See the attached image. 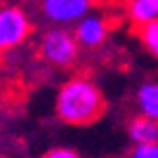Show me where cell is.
I'll return each mask as SVG.
<instances>
[{
    "mask_svg": "<svg viewBox=\"0 0 158 158\" xmlns=\"http://www.w3.org/2000/svg\"><path fill=\"white\" fill-rule=\"evenodd\" d=\"M125 12H127L132 24L142 26L146 21L158 19V0H127Z\"/></svg>",
    "mask_w": 158,
    "mask_h": 158,
    "instance_id": "cell-7",
    "label": "cell"
},
{
    "mask_svg": "<svg viewBox=\"0 0 158 158\" xmlns=\"http://www.w3.org/2000/svg\"><path fill=\"white\" fill-rule=\"evenodd\" d=\"M137 35H139V40H142L146 52H151L153 57H158V19L137 26Z\"/></svg>",
    "mask_w": 158,
    "mask_h": 158,
    "instance_id": "cell-9",
    "label": "cell"
},
{
    "mask_svg": "<svg viewBox=\"0 0 158 158\" xmlns=\"http://www.w3.org/2000/svg\"><path fill=\"white\" fill-rule=\"evenodd\" d=\"M127 135H130L132 144H153V142H158V118L142 113L139 118H135L130 123Z\"/></svg>",
    "mask_w": 158,
    "mask_h": 158,
    "instance_id": "cell-6",
    "label": "cell"
},
{
    "mask_svg": "<svg viewBox=\"0 0 158 158\" xmlns=\"http://www.w3.org/2000/svg\"><path fill=\"white\" fill-rule=\"evenodd\" d=\"M127 158H158V142L153 144H135Z\"/></svg>",
    "mask_w": 158,
    "mask_h": 158,
    "instance_id": "cell-10",
    "label": "cell"
},
{
    "mask_svg": "<svg viewBox=\"0 0 158 158\" xmlns=\"http://www.w3.org/2000/svg\"><path fill=\"white\" fill-rule=\"evenodd\" d=\"M31 33V21L19 7L0 10V54L21 45Z\"/></svg>",
    "mask_w": 158,
    "mask_h": 158,
    "instance_id": "cell-3",
    "label": "cell"
},
{
    "mask_svg": "<svg viewBox=\"0 0 158 158\" xmlns=\"http://www.w3.org/2000/svg\"><path fill=\"white\" fill-rule=\"evenodd\" d=\"M109 33V21L102 14H85L83 19L76 21V40L83 47H99L106 40Z\"/></svg>",
    "mask_w": 158,
    "mask_h": 158,
    "instance_id": "cell-5",
    "label": "cell"
},
{
    "mask_svg": "<svg viewBox=\"0 0 158 158\" xmlns=\"http://www.w3.org/2000/svg\"><path fill=\"white\" fill-rule=\"evenodd\" d=\"M40 54L54 66H71L78 57V40L64 28H52L40 40Z\"/></svg>",
    "mask_w": 158,
    "mask_h": 158,
    "instance_id": "cell-2",
    "label": "cell"
},
{
    "mask_svg": "<svg viewBox=\"0 0 158 158\" xmlns=\"http://www.w3.org/2000/svg\"><path fill=\"white\" fill-rule=\"evenodd\" d=\"M104 94L85 76L69 78L57 92V116L69 125H90L104 113Z\"/></svg>",
    "mask_w": 158,
    "mask_h": 158,
    "instance_id": "cell-1",
    "label": "cell"
},
{
    "mask_svg": "<svg viewBox=\"0 0 158 158\" xmlns=\"http://www.w3.org/2000/svg\"><path fill=\"white\" fill-rule=\"evenodd\" d=\"M40 158H80L73 149H66V146H57V149H50L47 153H43Z\"/></svg>",
    "mask_w": 158,
    "mask_h": 158,
    "instance_id": "cell-11",
    "label": "cell"
},
{
    "mask_svg": "<svg viewBox=\"0 0 158 158\" xmlns=\"http://www.w3.org/2000/svg\"><path fill=\"white\" fill-rule=\"evenodd\" d=\"M137 106L144 116L158 118V80H146L137 90Z\"/></svg>",
    "mask_w": 158,
    "mask_h": 158,
    "instance_id": "cell-8",
    "label": "cell"
},
{
    "mask_svg": "<svg viewBox=\"0 0 158 158\" xmlns=\"http://www.w3.org/2000/svg\"><path fill=\"white\" fill-rule=\"evenodd\" d=\"M92 7V0H43V14L52 24H76Z\"/></svg>",
    "mask_w": 158,
    "mask_h": 158,
    "instance_id": "cell-4",
    "label": "cell"
}]
</instances>
